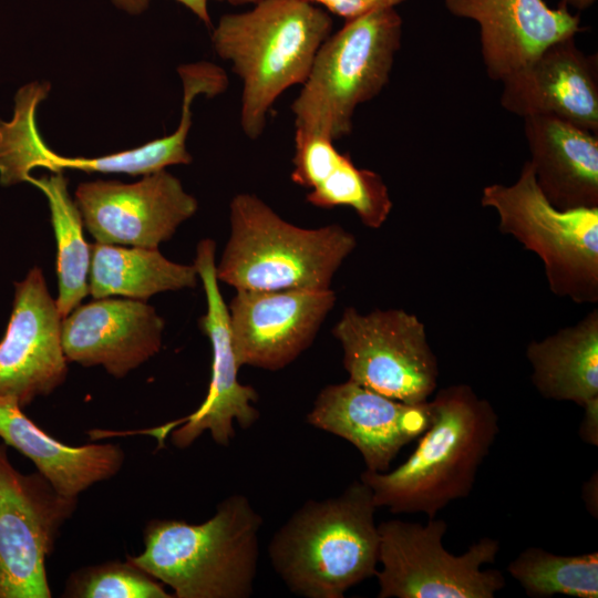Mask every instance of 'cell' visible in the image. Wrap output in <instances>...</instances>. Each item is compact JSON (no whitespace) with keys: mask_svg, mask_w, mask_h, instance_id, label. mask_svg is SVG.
Masks as SVG:
<instances>
[{"mask_svg":"<svg viewBox=\"0 0 598 598\" xmlns=\"http://www.w3.org/2000/svg\"><path fill=\"white\" fill-rule=\"evenodd\" d=\"M430 402L432 421L413 453L394 470H364L360 475L378 508L434 518L473 489L478 468L499 433L498 415L467 384L441 389Z\"/></svg>","mask_w":598,"mask_h":598,"instance_id":"obj_1","label":"cell"},{"mask_svg":"<svg viewBox=\"0 0 598 598\" xmlns=\"http://www.w3.org/2000/svg\"><path fill=\"white\" fill-rule=\"evenodd\" d=\"M377 509L360 478L339 495L306 502L270 539L272 569L297 596L343 598L378 571Z\"/></svg>","mask_w":598,"mask_h":598,"instance_id":"obj_2","label":"cell"},{"mask_svg":"<svg viewBox=\"0 0 598 598\" xmlns=\"http://www.w3.org/2000/svg\"><path fill=\"white\" fill-rule=\"evenodd\" d=\"M331 30L329 13L305 0H260L220 17L212 44L243 82L240 126L248 138L261 136L271 106L287 89L305 83Z\"/></svg>","mask_w":598,"mask_h":598,"instance_id":"obj_3","label":"cell"},{"mask_svg":"<svg viewBox=\"0 0 598 598\" xmlns=\"http://www.w3.org/2000/svg\"><path fill=\"white\" fill-rule=\"evenodd\" d=\"M262 517L243 494L224 498L200 524L155 519L144 550L128 560L176 598H248L254 592Z\"/></svg>","mask_w":598,"mask_h":598,"instance_id":"obj_4","label":"cell"},{"mask_svg":"<svg viewBox=\"0 0 598 598\" xmlns=\"http://www.w3.org/2000/svg\"><path fill=\"white\" fill-rule=\"evenodd\" d=\"M230 233L216 264L218 281L236 290H326L357 247L341 225L296 226L255 194L229 204Z\"/></svg>","mask_w":598,"mask_h":598,"instance_id":"obj_5","label":"cell"},{"mask_svg":"<svg viewBox=\"0 0 598 598\" xmlns=\"http://www.w3.org/2000/svg\"><path fill=\"white\" fill-rule=\"evenodd\" d=\"M402 24L395 8H385L348 20L331 33L291 104L295 131L333 142L348 136L357 107L389 83Z\"/></svg>","mask_w":598,"mask_h":598,"instance_id":"obj_6","label":"cell"},{"mask_svg":"<svg viewBox=\"0 0 598 598\" xmlns=\"http://www.w3.org/2000/svg\"><path fill=\"white\" fill-rule=\"evenodd\" d=\"M481 204L496 212L503 234L539 257L554 295L576 303L598 301V207H555L528 161L515 183L485 186Z\"/></svg>","mask_w":598,"mask_h":598,"instance_id":"obj_7","label":"cell"},{"mask_svg":"<svg viewBox=\"0 0 598 598\" xmlns=\"http://www.w3.org/2000/svg\"><path fill=\"white\" fill-rule=\"evenodd\" d=\"M378 529L379 598H493L505 587L499 570L482 568L496 560L501 545L495 538L483 537L453 555L443 546V519H390Z\"/></svg>","mask_w":598,"mask_h":598,"instance_id":"obj_8","label":"cell"},{"mask_svg":"<svg viewBox=\"0 0 598 598\" xmlns=\"http://www.w3.org/2000/svg\"><path fill=\"white\" fill-rule=\"evenodd\" d=\"M349 380L410 404L423 403L437 386L439 364L424 323L403 309L343 310L332 329Z\"/></svg>","mask_w":598,"mask_h":598,"instance_id":"obj_9","label":"cell"},{"mask_svg":"<svg viewBox=\"0 0 598 598\" xmlns=\"http://www.w3.org/2000/svg\"><path fill=\"white\" fill-rule=\"evenodd\" d=\"M76 508L38 472L20 473L0 443V598H50L45 560Z\"/></svg>","mask_w":598,"mask_h":598,"instance_id":"obj_10","label":"cell"},{"mask_svg":"<svg viewBox=\"0 0 598 598\" xmlns=\"http://www.w3.org/2000/svg\"><path fill=\"white\" fill-rule=\"evenodd\" d=\"M83 226L96 243L157 248L197 212L181 181L162 169L138 182L82 183L75 190Z\"/></svg>","mask_w":598,"mask_h":598,"instance_id":"obj_11","label":"cell"},{"mask_svg":"<svg viewBox=\"0 0 598 598\" xmlns=\"http://www.w3.org/2000/svg\"><path fill=\"white\" fill-rule=\"evenodd\" d=\"M216 245L210 238L199 241L194 265L206 295L207 311L199 319V328L212 347V374L207 394L202 404L188 416L176 421L172 442L184 448L204 432L214 442L228 446L235 436L234 424L248 429L259 419L255 403L258 393L251 385L240 383L233 346L228 307L216 277Z\"/></svg>","mask_w":598,"mask_h":598,"instance_id":"obj_12","label":"cell"},{"mask_svg":"<svg viewBox=\"0 0 598 598\" xmlns=\"http://www.w3.org/2000/svg\"><path fill=\"white\" fill-rule=\"evenodd\" d=\"M336 301L331 288L236 290L227 307L239 365L286 368L311 346Z\"/></svg>","mask_w":598,"mask_h":598,"instance_id":"obj_13","label":"cell"},{"mask_svg":"<svg viewBox=\"0 0 598 598\" xmlns=\"http://www.w3.org/2000/svg\"><path fill=\"white\" fill-rule=\"evenodd\" d=\"M62 320L42 270L32 268L16 283L11 318L0 342V398L24 408L64 382L69 361Z\"/></svg>","mask_w":598,"mask_h":598,"instance_id":"obj_14","label":"cell"},{"mask_svg":"<svg viewBox=\"0 0 598 598\" xmlns=\"http://www.w3.org/2000/svg\"><path fill=\"white\" fill-rule=\"evenodd\" d=\"M432 421V405L410 404L351 380L324 386L307 414V422L337 435L360 453L365 470L386 472L400 451L420 437Z\"/></svg>","mask_w":598,"mask_h":598,"instance_id":"obj_15","label":"cell"},{"mask_svg":"<svg viewBox=\"0 0 598 598\" xmlns=\"http://www.w3.org/2000/svg\"><path fill=\"white\" fill-rule=\"evenodd\" d=\"M51 85L32 82L16 94L10 121L0 120V183L4 186L27 182L37 167L54 173L62 169L147 175L179 165L184 153L173 135L153 140L138 147L99 157H65L53 152L37 126L35 113Z\"/></svg>","mask_w":598,"mask_h":598,"instance_id":"obj_16","label":"cell"},{"mask_svg":"<svg viewBox=\"0 0 598 598\" xmlns=\"http://www.w3.org/2000/svg\"><path fill=\"white\" fill-rule=\"evenodd\" d=\"M501 105L520 117L548 115L598 132V59L575 37L557 41L502 81Z\"/></svg>","mask_w":598,"mask_h":598,"instance_id":"obj_17","label":"cell"},{"mask_svg":"<svg viewBox=\"0 0 598 598\" xmlns=\"http://www.w3.org/2000/svg\"><path fill=\"white\" fill-rule=\"evenodd\" d=\"M164 327L146 301L100 298L62 320V346L69 362L102 365L120 379L159 351Z\"/></svg>","mask_w":598,"mask_h":598,"instance_id":"obj_18","label":"cell"},{"mask_svg":"<svg viewBox=\"0 0 598 598\" xmlns=\"http://www.w3.org/2000/svg\"><path fill=\"white\" fill-rule=\"evenodd\" d=\"M447 11L480 28L487 76L502 81L550 44L582 30L578 14L545 0H444Z\"/></svg>","mask_w":598,"mask_h":598,"instance_id":"obj_19","label":"cell"},{"mask_svg":"<svg viewBox=\"0 0 598 598\" xmlns=\"http://www.w3.org/2000/svg\"><path fill=\"white\" fill-rule=\"evenodd\" d=\"M535 179L559 209L598 207L597 134L548 115L524 117Z\"/></svg>","mask_w":598,"mask_h":598,"instance_id":"obj_20","label":"cell"},{"mask_svg":"<svg viewBox=\"0 0 598 598\" xmlns=\"http://www.w3.org/2000/svg\"><path fill=\"white\" fill-rule=\"evenodd\" d=\"M333 143L322 135L295 131L291 181L309 189V204L324 209L350 207L364 226L380 228L392 210L386 184L380 174L357 167Z\"/></svg>","mask_w":598,"mask_h":598,"instance_id":"obj_21","label":"cell"},{"mask_svg":"<svg viewBox=\"0 0 598 598\" xmlns=\"http://www.w3.org/2000/svg\"><path fill=\"white\" fill-rule=\"evenodd\" d=\"M0 439L29 457L38 472L65 497L79 494L95 483L110 480L124 462L115 444L70 446L42 431L11 399L0 398Z\"/></svg>","mask_w":598,"mask_h":598,"instance_id":"obj_22","label":"cell"},{"mask_svg":"<svg viewBox=\"0 0 598 598\" xmlns=\"http://www.w3.org/2000/svg\"><path fill=\"white\" fill-rule=\"evenodd\" d=\"M532 383L542 396L584 408L598 401V309L526 348Z\"/></svg>","mask_w":598,"mask_h":598,"instance_id":"obj_23","label":"cell"},{"mask_svg":"<svg viewBox=\"0 0 598 598\" xmlns=\"http://www.w3.org/2000/svg\"><path fill=\"white\" fill-rule=\"evenodd\" d=\"M195 265L171 261L157 248L91 246L89 293L94 299L122 296L146 301L153 295L194 288Z\"/></svg>","mask_w":598,"mask_h":598,"instance_id":"obj_24","label":"cell"},{"mask_svg":"<svg viewBox=\"0 0 598 598\" xmlns=\"http://www.w3.org/2000/svg\"><path fill=\"white\" fill-rule=\"evenodd\" d=\"M27 182L38 187L48 199L56 240L59 295L55 303L64 319L89 293L91 245L84 239L80 210L61 172L41 178L30 175Z\"/></svg>","mask_w":598,"mask_h":598,"instance_id":"obj_25","label":"cell"},{"mask_svg":"<svg viewBox=\"0 0 598 598\" xmlns=\"http://www.w3.org/2000/svg\"><path fill=\"white\" fill-rule=\"evenodd\" d=\"M507 570L527 596L549 598L565 595L598 597V553L556 555L542 547H527L513 559Z\"/></svg>","mask_w":598,"mask_h":598,"instance_id":"obj_26","label":"cell"},{"mask_svg":"<svg viewBox=\"0 0 598 598\" xmlns=\"http://www.w3.org/2000/svg\"><path fill=\"white\" fill-rule=\"evenodd\" d=\"M66 596L78 598H172L162 582L132 564L110 561L78 571Z\"/></svg>","mask_w":598,"mask_h":598,"instance_id":"obj_27","label":"cell"},{"mask_svg":"<svg viewBox=\"0 0 598 598\" xmlns=\"http://www.w3.org/2000/svg\"><path fill=\"white\" fill-rule=\"evenodd\" d=\"M323 7L328 12L339 16L346 21L355 19L371 11L395 8L405 0H305Z\"/></svg>","mask_w":598,"mask_h":598,"instance_id":"obj_28","label":"cell"},{"mask_svg":"<svg viewBox=\"0 0 598 598\" xmlns=\"http://www.w3.org/2000/svg\"><path fill=\"white\" fill-rule=\"evenodd\" d=\"M192 11L206 27L213 28L208 11L209 0H176ZM111 2L125 13L137 16L150 6L151 0H111Z\"/></svg>","mask_w":598,"mask_h":598,"instance_id":"obj_29","label":"cell"},{"mask_svg":"<svg viewBox=\"0 0 598 598\" xmlns=\"http://www.w3.org/2000/svg\"><path fill=\"white\" fill-rule=\"evenodd\" d=\"M584 416L579 426L580 439L590 445H598V401L588 403L584 408Z\"/></svg>","mask_w":598,"mask_h":598,"instance_id":"obj_30","label":"cell"},{"mask_svg":"<svg viewBox=\"0 0 598 598\" xmlns=\"http://www.w3.org/2000/svg\"><path fill=\"white\" fill-rule=\"evenodd\" d=\"M582 498L587 509L597 517V472L584 484Z\"/></svg>","mask_w":598,"mask_h":598,"instance_id":"obj_31","label":"cell"},{"mask_svg":"<svg viewBox=\"0 0 598 598\" xmlns=\"http://www.w3.org/2000/svg\"><path fill=\"white\" fill-rule=\"evenodd\" d=\"M597 0H560V4L579 11L590 8Z\"/></svg>","mask_w":598,"mask_h":598,"instance_id":"obj_32","label":"cell"},{"mask_svg":"<svg viewBox=\"0 0 598 598\" xmlns=\"http://www.w3.org/2000/svg\"><path fill=\"white\" fill-rule=\"evenodd\" d=\"M220 2H227L231 6H244V4H255L256 2L260 0H216Z\"/></svg>","mask_w":598,"mask_h":598,"instance_id":"obj_33","label":"cell"}]
</instances>
